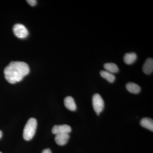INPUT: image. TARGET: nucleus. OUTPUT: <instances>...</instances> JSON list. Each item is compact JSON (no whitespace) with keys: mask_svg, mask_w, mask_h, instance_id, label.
<instances>
[{"mask_svg":"<svg viewBox=\"0 0 153 153\" xmlns=\"http://www.w3.org/2000/svg\"><path fill=\"white\" fill-rule=\"evenodd\" d=\"M27 63L21 61H12L4 70V74L7 81L11 84L21 81L30 72Z\"/></svg>","mask_w":153,"mask_h":153,"instance_id":"1","label":"nucleus"},{"mask_svg":"<svg viewBox=\"0 0 153 153\" xmlns=\"http://www.w3.org/2000/svg\"><path fill=\"white\" fill-rule=\"evenodd\" d=\"M37 126V121L34 118H30L25 126L23 131L24 139L29 141L34 137Z\"/></svg>","mask_w":153,"mask_h":153,"instance_id":"2","label":"nucleus"},{"mask_svg":"<svg viewBox=\"0 0 153 153\" xmlns=\"http://www.w3.org/2000/svg\"><path fill=\"white\" fill-rule=\"evenodd\" d=\"M92 104L94 109L97 115L102 112L104 108V102L100 95L95 94L92 97Z\"/></svg>","mask_w":153,"mask_h":153,"instance_id":"3","label":"nucleus"},{"mask_svg":"<svg viewBox=\"0 0 153 153\" xmlns=\"http://www.w3.org/2000/svg\"><path fill=\"white\" fill-rule=\"evenodd\" d=\"M13 31L15 36L20 38H25L29 35L27 28L22 24H18L14 25Z\"/></svg>","mask_w":153,"mask_h":153,"instance_id":"4","label":"nucleus"},{"mask_svg":"<svg viewBox=\"0 0 153 153\" xmlns=\"http://www.w3.org/2000/svg\"><path fill=\"white\" fill-rule=\"evenodd\" d=\"M71 131V127L66 124L55 125L52 129V133L55 135L59 134H69Z\"/></svg>","mask_w":153,"mask_h":153,"instance_id":"5","label":"nucleus"},{"mask_svg":"<svg viewBox=\"0 0 153 153\" xmlns=\"http://www.w3.org/2000/svg\"><path fill=\"white\" fill-rule=\"evenodd\" d=\"M70 136L69 134H56L55 141L59 146H64L68 142Z\"/></svg>","mask_w":153,"mask_h":153,"instance_id":"6","label":"nucleus"},{"mask_svg":"<svg viewBox=\"0 0 153 153\" xmlns=\"http://www.w3.org/2000/svg\"><path fill=\"white\" fill-rule=\"evenodd\" d=\"M143 70L145 74H151L153 71V59L149 58L146 60L143 66Z\"/></svg>","mask_w":153,"mask_h":153,"instance_id":"7","label":"nucleus"},{"mask_svg":"<svg viewBox=\"0 0 153 153\" xmlns=\"http://www.w3.org/2000/svg\"><path fill=\"white\" fill-rule=\"evenodd\" d=\"M64 105L66 108L71 111H74L76 109V103L73 97L68 96L64 99Z\"/></svg>","mask_w":153,"mask_h":153,"instance_id":"8","label":"nucleus"},{"mask_svg":"<svg viewBox=\"0 0 153 153\" xmlns=\"http://www.w3.org/2000/svg\"><path fill=\"white\" fill-rule=\"evenodd\" d=\"M140 124L143 127L153 131V120L152 119L148 117L143 118L140 122Z\"/></svg>","mask_w":153,"mask_h":153,"instance_id":"9","label":"nucleus"},{"mask_svg":"<svg viewBox=\"0 0 153 153\" xmlns=\"http://www.w3.org/2000/svg\"><path fill=\"white\" fill-rule=\"evenodd\" d=\"M137 59V55L134 52L128 53L124 56L123 60L126 64L128 65L133 63Z\"/></svg>","mask_w":153,"mask_h":153,"instance_id":"10","label":"nucleus"},{"mask_svg":"<svg viewBox=\"0 0 153 153\" xmlns=\"http://www.w3.org/2000/svg\"><path fill=\"white\" fill-rule=\"evenodd\" d=\"M127 89L130 92L133 94L140 93L141 91V88L139 85L134 82H130L126 85Z\"/></svg>","mask_w":153,"mask_h":153,"instance_id":"11","label":"nucleus"},{"mask_svg":"<svg viewBox=\"0 0 153 153\" xmlns=\"http://www.w3.org/2000/svg\"><path fill=\"white\" fill-rule=\"evenodd\" d=\"M104 68L106 71L112 73V74L117 73L119 71V69L117 65L114 63H105L104 65Z\"/></svg>","mask_w":153,"mask_h":153,"instance_id":"12","label":"nucleus"},{"mask_svg":"<svg viewBox=\"0 0 153 153\" xmlns=\"http://www.w3.org/2000/svg\"><path fill=\"white\" fill-rule=\"evenodd\" d=\"M100 74L103 78L106 79L108 82L112 83L115 80V76L112 73L106 70H102L100 72Z\"/></svg>","mask_w":153,"mask_h":153,"instance_id":"13","label":"nucleus"},{"mask_svg":"<svg viewBox=\"0 0 153 153\" xmlns=\"http://www.w3.org/2000/svg\"><path fill=\"white\" fill-rule=\"evenodd\" d=\"M27 1L31 6H35L37 3V1L36 0H28Z\"/></svg>","mask_w":153,"mask_h":153,"instance_id":"14","label":"nucleus"},{"mask_svg":"<svg viewBox=\"0 0 153 153\" xmlns=\"http://www.w3.org/2000/svg\"><path fill=\"white\" fill-rule=\"evenodd\" d=\"M42 153H52V152H51V150L49 149H44L43 150V152H42Z\"/></svg>","mask_w":153,"mask_h":153,"instance_id":"15","label":"nucleus"},{"mask_svg":"<svg viewBox=\"0 0 153 153\" xmlns=\"http://www.w3.org/2000/svg\"><path fill=\"white\" fill-rule=\"evenodd\" d=\"M2 132L0 130V139H1V138L2 137Z\"/></svg>","mask_w":153,"mask_h":153,"instance_id":"16","label":"nucleus"},{"mask_svg":"<svg viewBox=\"0 0 153 153\" xmlns=\"http://www.w3.org/2000/svg\"><path fill=\"white\" fill-rule=\"evenodd\" d=\"M0 153H2L1 152H0Z\"/></svg>","mask_w":153,"mask_h":153,"instance_id":"17","label":"nucleus"}]
</instances>
